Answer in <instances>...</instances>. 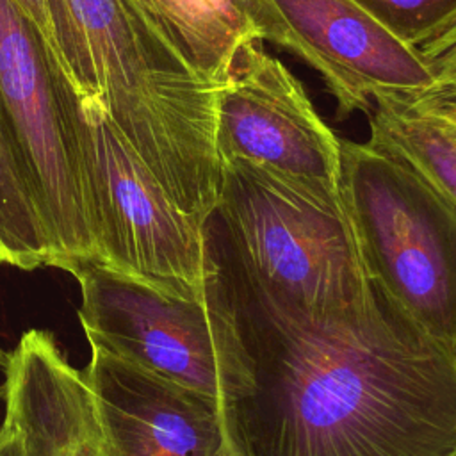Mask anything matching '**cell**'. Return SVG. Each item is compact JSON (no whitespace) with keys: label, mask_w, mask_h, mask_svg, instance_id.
Segmentation results:
<instances>
[{"label":"cell","mask_w":456,"mask_h":456,"mask_svg":"<svg viewBox=\"0 0 456 456\" xmlns=\"http://www.w3.org/2000/svg\"><path fill=\"white\" fill-rule=\"evenodd\" d=\"M52 240L0 103V262L21 271L48 265Z\"/></svg>","instance_id":"obj_14"},{"label":"cell","mask_w":456,"mask_h":456,"mask_svg":"<svg viewBox=\"0 0 456 456\" xmlns=\"http://www.w3.org/2000/svg\"><path fill=\"white\" fill-rule=\"evenodd\" d=\"M4 422L25 456H107L94 394L46 330L25 331L5 363Z\"/></svg>","instance_id":"obj_11"},{"label":"cell","mask_w":456,"mask_h":456,"mask_svg":"<svg viewBox=\"0 0 456 456\" xmlns=\"http://www.w3.org/2000/svg\"><path fill=\"white\" fill-rule=\"evenodd\" d=\"M5 356H7V353L0 347V369L4 367V363H5ZM4 397V388H2V385H0V399Z\"/></svg>","instance_id":"obj_20"},{"label":"cell","mask_w":456,"mask_h":456,"mask_svg":"<svg viewBox=\"0 0 456 456\" xmlns=\"http://www.w3.org/2000/svg\"><path fill=\"white\" fill-rule=\"evenodd\" d=\"M394 37L424 48L456 25V0H354Z\"/></svg>","instance_id":"obj_15"},{"label":"cell","mask_w":456,"mask_h":456,"mask_svg":"<svg viewBox=\"0 0 456 456\" xmlns=\"http://www.w3.org/2000/svg\"><path fill=\"white\" fill-rule=\"evenodd\" d=\"M370 142L420 171L456 207V121L408 96L376 100Z\"/></svg>","instance_id":"obj_13"},{"label":"cell","mask_w":456,"mask_h":456,"mask_svg":"<svg viewBox=\"0 0 456 456\" xmlns=\"http://www.w3.org/2000/svg\"><path fill=\"white\" fill-rule=\"evenodd\" d=\"M420 53L433 73V86L424 93L456 96V25L420 48Z\"/></svg>","instance_id":"obj_16"},{"label":"cell","mask_w":456,"mask_h":456,"mask_svg":"<svg viewBox=\"0 0 456 456\" xmlns=\"http://www.w3.org/2000/svg\"><path fill=\"white\" fill-rule=\"evenodd\" d=\"M0 456H25L20 433L7 422L0 428Z\"/></svg>","instance_id":"obj_19"},{"label":"cell","mask_w":456,"mask_h":456,"mask_svg":"<svg viewBox=\"0 0 456 456\" xmlns=\"http://www.w3.org/2000/svg\"><path fill=\"white\" fill-rule=\"evenodd\" d=\"M340 192L370 276L456 351V207L370 141H340Z\"/></svg>","instance_id":"obj_5"},{"label":"cell","mask_w":456,"mask_h":456,"mask_svg":"<svg viewBox=\"0 0 456 456\" xmlns=\"http://www.w3.org/2000/svg\"><path fill=\"white\" fill-rule=\"evenodd\" d=\"M208 239L253 362V392L235 410L242 456L456 451V351L376 278L354 306L314 314L242 271L210 230Z\"/></svg>","instance_id":"obj_1"},{"label":"cell","mask_w":456,"mask_h":456,"mask_svg":"<svg viewBox=\"0 0 456 456\" xmlns=\"http://www.w3.org/2000/svg\"><path fill=\"white\" fill-rule=\"evenodd\" d=\"M52 267L77 280V314L91 346L216 401L235 426L255 378L219 265L200 296L155 287L96 256H62Z\"/></svg>","instance_id":"obj_4"},{"label":"cell","mask_w":456,"mask_h":456,"mask_svg":"<svg viewBox=\"0 0 456 456\" xmlns=\"http://www.w3.org/2000/svg\"><path fill=\"white\" fill-rule=\"evenodd\" d=\"M207 223L221 249L269 292L314 314L342 312L372 276L340 187L224 159Z\"/></svg>","instance_id":"obj_3"},{"label":"cell","mask_w":456,"mask_h":456,"mask_svg":"<svg viewBox=\"0 0 456 456\" xmlns=\"http://www.w3.org/2000/svg\"><path fill=\"white\" fill-rule=\"evenodd\" d=\"M217 150L280 175L340 187V139L315 112L301 82L264 52L242 46L217 87Z\"/></svg>","instance_id":"obj_8"},{"label":"cell","mask_w":456,"mask_h":456,"mask_svg":"<svg viewBox=\"0 0 456 456\" xmlns=\"http://www.w3.org/2000/svg\"><path fill=\"white\" fill-rule=\"evenodd\" d=\"M419 105L435 109L456 121V96H447V94H417V96H408Z\"/></svg>","instance_id":"obj_18"},{"label":"cell","mask_w":456,"mask_h":456,"mask_svg":"<svg viewBox=\"0 0 456 456\" xmlns=\"http://www.w3.org/2000/svg\"><path fill=\"white\" fill-rule=\"evenodd\" d=\"M162 37L203 78L221 84L242 46L285 48V27L269 0H134Z\"/></svg>","instance_id":"obj_12"},{"label":"cell","mask_w":456,"mask_h":456,"mask_svg":"<svg viewBox=\"0 0 456 456\" xmlns=\"http://www.w3.org/2000/svg\"><path fill=\"white\" fill-rule=\"evenodd\" d=\"M449 456H456V451H454V452H451V454H449Z\"/></svg>","instance_id":"obj_21"},{"label":"cell","mask_w":456,"mask_h":456,"mask_svg":"<svg viewBox=\"0 0 456 456\" xmlns=\"http://www.w3.org/2000/svg\"><path fill=\"white\" fill-rule=\"evenodd\" d=\"M0 103L53 255L96 256L87 207L89 132L73 87L12 0H0Z\"/></svg>","instance_id":"obj_6"},{"label":"cell","mask_w":456,"mask_h":456,"mask_svg":"<svg viewBox=\"0 0 456 456\" xmlns=\"http://www.w3.org/2000/svg\"><path fill=\"white\" fill-rule=\"evenodd\" d=\"M285 27V50L306 61L337 100L340 118L383 96L433 86L420 50L394 37L354 0H269Z\"/></svg>","instance_id":"obj_10"},{"label":"cell","mask_w":456,"mask_h":456,"mask_svg":"<svg viewBox=\"0 0 456 456\" xmlns=\"http://www.w3.org/2000/svg\"><path fill=\"white\" fill-rule=\"evenodd\" d=\"M12 2L18 5V9L23 12V16L37 30V34H39V37H41L48 55L53 61V64L64 75V69H62V64H61V55H59V46H57L55 34H53V25H52L48 0H12ZM64 78H66V75H64Z\"/></svg>","instance_id":"obj_17"},{"label":"cell","mask_w":456,"mask_h":456,"mask_svg":"<svg viewBox=\"0 0 456 456\" xmlns=\"http://www.w3.org/2000/svg\"><path fill=\"white\" fill-rule=\"evenodd\" d=\"M64 75L96 98L171 201L212 219L223 182L217 87L196 73L134 0H48Z\"/></svg>","instance_id":"obj_2"},{"label":"cell","mask_w":456,"mask_h":456,"mask_svg":"<svg viewBox=\"0 0 456 456\" xmlns=\"http://www.w3.org/2000/svg\"><path fill=\"white\" fill-rule=\"evenodd\" d=\"M78 105L89 132L87 207L96 258L171 292L205 294L217 269L207 226L171 201L96 98Z\"/></svg>","instance_id":"obj_7"},{"label":"cell","mask_w":456,"mask_h":456,"mask_svg":"<svg viewBox=\"0 0 456 456\" xmlns=\"http://www.w3.org/2000/svg\"><path fill=\"white\" fill-rule=\"evenodd\" d=\"M84 372L107 456H242L235 426L216 401L98 346Z\"/></svg>","instance_id":"obj_9"}]
</instances>
